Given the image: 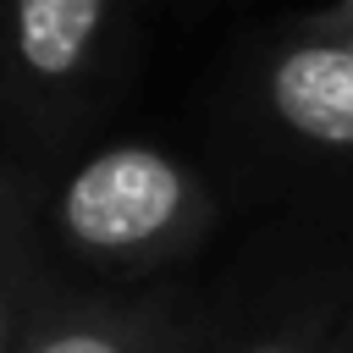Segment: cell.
Wrapping results in <instances>:
<instances>
[{
    "mask_svg": "<svg viewBox=\"0 0 353 353\" xmlns=\"http://www.w3.org/2000/svg\"><path fill=\"white\" fill-rule=\"evenodd\" d=\"M44 221L72 259L132 276L188 254L210 232L215 199L204 176L171 149L105 143L61 176Z\"/></svg>",
    "mask_w": 353,
    "mask_h": 353,
    "instance_id": "1",
    "label": "cell"
},
{
    "mask_svg": "<svg viewBox=\"0 0 353 353\" xmlns=\"http://www.w3.org/2000/svg\"><path fill=\"white\" fill-rule=\"evenodd\" d=\"M254 105L287 149L353 165V28L276 39L254 72Z\"/></svg>",
    "mask_w": 353,
    "mask_h": 353,
    "instance_id": "2",
    "label": "cell"
},
{
    "mask_svg": "<svg viewBox=\"0 0 353 353\" xmlns=\"http://www.w3.org/2000/svg\"><path fill=\"white\" fill-rule=\"evenodd\" d=\"M116 0H0V61L33 99L77 94L110 44Z\"/></svg>",
    "mask_w": 353,
    "mask_h": 353,
    "instance_id": "3",
    "label": "cell"
},
{
    "mask_svg": "<svg viewBox=\"0 0 353 353\" xmlns=\"http://www.w3.org/2000/svg\"><path fill=\"white\" fill-rule=\"evenodd\" d=\"M17 353H193L154 298H39Z\"/></svg>",
    "mask_w": 353,
    "mask_h": 353,
    "instance_id": "4",
    "label": "cell"
},
{
    "mask_svg": "<svg viewBox=\"0 0 353 353\" xmlns=\"http://www.w3.org/2000/svg\"><path fill=\"white\" fill-rule=\"evenodd\" d=\"M33 309H39V292H33L28 210H22V193L0 176V353H17Z\"/></svg>",
    "mask_w": 353,
    "mask_h": 353,
    "instance_id": "5",
    "label": "cell"
},
{
    "mask_svg": "<svg viewBox=\"0 0 353 353\" xmlns=\"http://www.w3.org/2000/svg\"><path fill=\"white\" fill-rule=\"evenodd\" d=\"M237 353H353V309H314L298 314L254 342H243Z\"/></svg>",
    "mask_w": 353,
    "mask_h": 353,
    "instance_id": "6",
    "label": "cell"
},
{
    "mask_svg": "<svg viewBox=\"0 0 353 353\" xmlns=\"http://www.w3.org/2000/svg\"><path fill=\"white\" fill-rule=\"evenodd\" d=\"M298 28H309V33H347V28H353V0H325V6L309 11Z\"/></svg>",
    "mask_w": 353,
    "mask_h": 353,
    "instance_id": "7",
    "label": "cell"
}]
</instances>
